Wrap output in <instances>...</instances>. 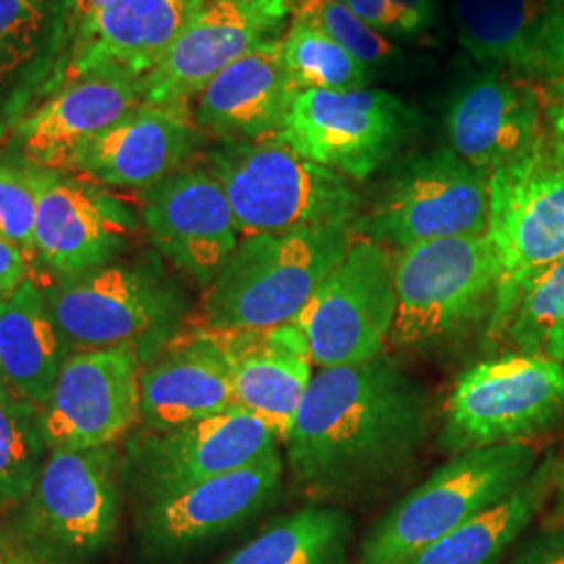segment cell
I'll use <instances>...</instances> for the list:
<instances>
[{
  "mask_svg": "<svg viewBox=\"0 0 564 564\" xmlns=\"http://www.w3.org/2000/svg\"><path fill=\"white\" fill-rule=\"evenodd\" d=\"M431 426L423 384L387 356L318 368L286 445L289 470L316 498L387 481L416 458Z\"/></svg>",
  "mask_w": 564,
  "mask_h": 564,
  "instance_id": "obj_1",
  "label": "cell"
},
{
  "mask_svg": "<svg viewBox=\"0 0 564 564\" xmlns=\"http://www.w3.org/2000/svg\"><path fill=\"white\" fill-rule=\"evenodd\" d=\"M351 241L349 224L242 237L205 289V326L241 333L295 323Z\"/></svg>",
  "mask_w": 564,
  "mask_h": 564,
  "instance_id": "obj_2",
  "label": "cell"
},
{
  "mask_svg": "<svg viewBox=\"0 0 564 564\" xmlns=\"http://www.w3.org/2000/svg\"><path fill=\"white\" fill-rule=\"evenodd\" d=\"M205 167L220 182L241 237L351 226L360 209L345 176L305 160L279 134L224 141Z\"/></svg>",
  "mask_w": 564,
  "mask_h": 564,
  "instance_id": "obj_3",
  "label": "cell"
},
{
  "mask_svg": "<svg viewBox=\"0 0 564 564\" xmlns=\"http://www.w3.org/2000/svg\"><path fill=\"white\" fill-rule=\"evenodd\" d=\"M44 297L69 356L130 345L142 364L181 335L186 312L176 284L147 262H109L61 276Z\"/></svg>",
  "mask_w": 564,
  "mask_h": 564,
  "instance_id": "obj_4",
  "label": "cell"
},
{
  "mask_svg": "<svg viewBox=\"0 0 564 564\" xmlns=\"http://www.w3.org/2000/svg\"><path fill=\"white\" fill-rule=\"evenodd\" d=\"M121 487L116 445L51 452L9 533L42 564L99 563L120 529Z\"/></svg>",
  "mask_w": 564,
  "mask_h": 564,
  "instance_id": "obj_5",
  "label": "cell"
},
{
  "mask_svg": "<svg viewBox=\"0 0 564 564\" xmlns=\"http://www.w3.org/2000/svg\"><path fill=\"white\" fill-rule=\"evenodd\" d=\"M538 456L529 442L454 454L366 533L358 564L410 563L426 545L502 502L535 470Z\"/></svg>",
  "mask_w": 564,
  "mask_h": 564,
  "instance_id": "obj_6",
  "label": "cell"
},
{
  "mask_svg": "<svg viewBox=\"0 0 564 564\" xmlns=\"http://www.w3.org/2000/svg\"><path fill=\"white\" fill-rule=\"evenodd\" d=\"M393 281L398 310L389 343L429 347L494 310L500 262L489 235L440 239L398 251Z\"/></svg>",
  "mask_w": 564,
  "mask_h": 564,
  "instance_id": "obj_7",
  "label": "cell"
},
{
  "mask_svg": "<svg viewBox=\"0 0 564 564\" xmlns=\"http://www.w3.org/2000/svg\"><path fill=\"white\" fill-rule=\"evenodd\" d=\"M487 235L500 262L491 333H502L519 291L564 258V162L544 141L491 174Z\"/></svg>",
  "mask_w": 564,
  "mask_h": 564,
  "instance_id": "obj_8",
  "label": "cell"
},
{
  "mask_svg": "<svg viewBox=\"0 0 564 564\" xmlns=\"http://www.w3.org/2000/svg\"><path fill=\"white\" fill-rule=\"evenodd\" d=\"M564 410V364L510 354L470 366L445 403L442 447L449 454L523 444Z\"/></svg>",
  "mask_w": 564,
  "mask_h": 564,
  "instance_id": "obj_9",
  "label": "cell"
},
{
  "mask_svg": "<svg viewBox=\"0 0 564 564\" xmlns=\"http://www.w3.org/2000/svg\"><path fill=\"white\" fill-rule=\"evenodd\" d=\"M395 310L393 256L366 237L351 241L295 324L316 368L351 366L383 356Z\"/></svg>",
  "mask_w": 564,
  "mask_h": 564,
  "instance_id": "obj_10",
  "label": "cell"
},
{
  "mask_svg": "<svg viewBox=\"0 0 564 564\" xmlns=\"http://www.w3.org/2000/svg\"><path fill=\"white\" fill-rule=\"evenodd\" d=\"M268 424L241 408L167 431H142L126 445L123 484L141 505L181 494L279 452Z\"/></svg>",
  "mask_w": 564,
  "mask_h": 564,
  "instance_id": "obj_11",
  "label": "cell"
},
{
  "mask_svg": "<svg viewBox=\"0 0 564 564\" xmlns=\"http://www.w3.org/2000/svg\"><path fill=\"white\" fill-rule=\"evenodd\" d=\"M414 111L377 88L300 90L279 137L305 160L364 181L403 141Z\"/></svg>",
  "mask_w": 564,
  "mask_h": 564,
  "instance_id": "obj_12",
  "label": "cell"
},
{
  "mask_svg": "<svg viewBox=\"0 0 564 564\" xmlns=\"http://www.w3.org/2000/svg\"><path fill=\"white\" fill-rule=\"evenodd\" d=\"M489 178L452 149L408 163L368 220V239L398 251L489 230Z\"/></svg>",
  "mask_w": 564,
  "mask_h": 564,
  "instance_id": "obj_13",
  "label": "cell"
},
{
  "mask_svg": "<svg viewBox=\"0 0 564 564\" xmlns=\"http://www.w3.org/2000/svg\"><path fill=\"white\" fill-rule=\"evenodd\" d=\"M141 370L130 345L72 354L39 408L48 452L116 444L141 419Z\"/></svg>",
  "mask_w": 564,
  "mask_h": 564,
  "instance_id": "obj_14",
  "label": "cell"
},
{
  "mask_svg": "<svg viewBox=\"0 0 564 564\" xmlns=\"http://www.w3.org/2000/svg\"><path fill=\"white\" fill-rule=\"evenodd\" d=\"M36 191V263L55 279L116 262L139 228L137 214L72 172L23 165Z\"/></svg>",
  "mask_w": 564,
  "mask_h": 564,
  "instance_id": "obj_15",
  "label": "cell"
},
{
  "mask_svg": "<svg viewBox=\"0 0 564 564\" xmlns=\"http://www.w3.org/2000/svg\"><path fill=\"white\" fill-rule=\"evenodd\" d=\"M284 463L272 452L181 494L141 505L137 531L142 550L155 558H178L249 523L279 500Z\"/></svg>",
  "mask_w": 564,
  "mask_h": 564,
  "instance_id": "obj_16",
  "label": "cell"
},
{
  "mask_svg": "<svg viewBox=\"0 0 564 564\" xmlns=\"http://www.w3.org/2000/svg\"><path fill=\"white\" fill-rule=\"evenodd\" d=\"M295 0H205L162 61L142 78L147 105H182L258 44L279 39Z\"/></svg>",
  "mask_w": 564,
  "mask_h": 564,
  "instance_id": "obj_17",
  "label": "cell"
},
{
  "mask_svg": "<svg viewBox=\"0 0 564 564\" xmlns=\"http://www.w3.org/2000/svg\"><path fill=\"white\" fill-rule=\"evenodd\" d=\"M141 218L162 256L203 289L241 242L232 207L207 167H182L142 191Z\"/></svg>",
  "mask_w": 564,
  "mask_h": 564,
  "instance_id": "obj_18",
  "label": "cell"
},
{
  "mask_svg": "<svg viewBox=\"0 0 564 564\" xmlns=\"http://www.w3.org/2000/svg\"><path fill=\"white\" fill-rule=\"evenodd\" d=\"M205 0H109L76 28L65 80L132 78L155 69Z\"/></svg>",
  "mask_w": 564,
  "mask_h": 564,
  "instance_id": "obj_19",
  "label": "cell"
},
{
  "mask_svg": "<svg viewBox=\"0 0 564 564\" xmlns=\"http://www.w3.org/2000/svg\"><path fill=\"white\" fill-rule=\"evenodd\" d=\"M195 126L186 102H142L99 139L86 144L69 172L105 186L147 191L188 162L197 147Z\"/></svg>",
  "mask_w": 564,
  "mask_h": 564,
  "instance_id": "obj_20",
  "label": "cell"
},
{
  "mask_svg": "<svg viewBox=\"0 0 564 564\" xmlns=\"http://www.w3.org/2000/svg\"><path fill=\"white\" fill-rule=\"evenodd\" d=\"M142 102V80L65 82L55 95L18 121L13 142L25 165L69 172V165L86 144L99 139Z\"/></svg>",
  "mask_w": 564,
  "mask_h": 564,
  "instance_id": "obj_21",
  "label": "cell"
},
{
  "mask_svg": "<svg viewBox=\"0 0 564 564\" xmlns=\"http://www.w3.org/2000/svg\"><path fill=\"white\" fill-rule=\"evenodd\" d=\"M216 335L230 366L235 405L258 416L284 444L316 368L302 328L291 323Z\"/></svg>",
  "mask_w": 564,
  "mask_h": 564,
  "instance_id": "obj_22",
  "label": "cell"
},
{
  "mask_svg": "<svg viewBox=\"0 0 564 564\" xmlns=\"http://www.w3.org/2000/svg\"><path fill=\"white\" fill-rule=\"evenodd\" d=\"M235 405L223 343L207 326L181 333L141 370V421L167 431L223 414Z\"/></svg>",
  "mask_w": 564,
  "mask_h": 564,
  "instance_id": "obj_23",
  "label": "cell"
},
{
  "mask_svg": "<svg viewBox=\"0 0 564 564\" xmlns=\"http://www.w3.org/2000/svg\"><path fill=\"white\" fill-rule=\"evenodd\" d=\"M452 151L464 162L494 174L535 151L542 141L538 95L496 74L466 84L447 111Z\"/></svg>",
  "mask_w": 564,
  "mask_h": 564,
  "instance_id": "obj_24",
  "label": "cell"
},
{
  "mask_svg": "<svg viewBox=\"0 0 564 564\" xmlns=\"http://www.w3.org/2000/svg\"><path fill=\"white\" fill-rule=\"evenodd\" d=\"M297 93L282 59V39H270L203 88L195 123L224 141L272 137L281 132Z\"/></svg>",
  "mask_w": 564,
  "mask_h": 564,
  "instance_id": "obj_25",
  "label": "cell"
},
{
  "mask_svg": "<svg viewBox=\"0 0 564 564\" xmlns=\"http://www.w3.org/2000/svg\"><path fill=\"white\" fill-rule=\"evenodd\" d=\"M464 48L484 65L552 74L564 0H456Z\"/></svg>",
  "mask_w": 564,
  "mask_h": 564,
  "instance_id": "obj_26",
  "label": "cell"
},
{
  "mask_svg": "<svg viewBox=\"0 0 564 564\" xmlns=\"http://www.w3.org/2000/svg\"><path fill=\"white\" fill-rule=\"evenodd\" d=\"M69 358L44 291L32 279L0 302V370L9 391L41 408Z\"/></svg>",
  "mask_w": 564,
  "mask_h": 564,
  "instance_id": "obj_27",
  "label": "cell"
},
{
  "mask_svg": "<svg viewBox=\"0 0 564 564\" xmlns=\"http://www.w3.org/2000/svg\"><path fill=\"white\" fill-rule=\"evenodd\" d=\"M558 470L545 458L502 502L426 545L405 564H498L544 508Z\"/></svg>",
  "mask_w": 564,
  "mask_h": 564,
  "instance_id": "obj_28",
  "label": "cell"
},
{
  "mask_svg": "<svg viewBox=\"0 0 564 564\" xmlns=\"http://www.w3.org/2000/svg\"><path fill=\"white\" fill-rule=\"evenodd\" d=\"M354 519L310 506L284 514L218 564H345Z\"/></svg>",
  "mask_w": 564,
  "mask_h": 564,
  "instance_id": "obj_29",
  "label": "cell"
},
{
  "mask_svg": "<svg viewBox=\"0 0 564 564\" xmlns=\"http://www.w3.org/2000/svg\"><path fill=\"white\" fill-rule=\"evenodd\" d=\"M502 333L519 354L564 364V258L519 291Z\"/></svg>",
  "mask_w": 564,
  "mask_h": 564,
  "instance_id": "obj_30",
  "label": "cell"
},
{
  "mask_svg": "<svg viewBox=\"0 0 564 564\" xmlns=\"http://www.w3.org/2000/svg\"><path fill=\"white\" fill-rule=\"evenodd\" d=\"M48 458L39 424V408L0 395V512L18 508L30 496Z\"/></svg>",
  "mask_w": 564,
  "mask_h": 564,
  "instance_id": "obj_31",
  "label": "cell"
},
{
  "mask_svg": "<svg viewBox=\"0 0 564 564\" xmlns=\"http://www.w3.org/2000/svg\"><path fill=\"white\" fill-rule=\"evenodd\" d=\"M282 59L300 90H360L368 67L324 32L293 21L282 39Z\"/></svg>",
  "mask_w": 564,
  "mask_h": 564,
  "instance_id": "obj_32",
  "label": "cell"
},
{
  "mask_svg": "<svg viewBox=\"0 0 564 564\" xmlns=\"http://www.w3.org/2000/svg\"><path fill=\"white\" fill-rule=\"evenodd\" d=\"M291 18L321 30L366 67L379 65L395 53L393 44L366 25L343 0H295Z\"/></svg>",
  "mask_w": 564,
  "mask_h": 564,
  "instance_id": "obj_33",
  "label": "cell"
},
{
  "mask_svg": "<svg viewBox=\"0 0 564 564\" xmlns=\"http://www.w3.org/2000/svg\"><path fill=\"white\" fill-rule=\"evenodd\" d=\"M46 11L32 0H0V88L32 65L44 42Z\"/></svg>",
  "mask_w": 564,
  "mask_h": 564,
  "instance_id": "obj_34",
  "label": "cell"
},
{
  "mask_svg": "<svg viewBox=\"0 0 564 564\" xmlns=\"http://www.w3.org/2000/svg\"><path fill=\"white\" fill-rule=\"evenodd\" d=\"M39 202L25 167L0 165V237L18 245L30 263L36 262Z\"/></svg>",
  "mask_w": 564,
  "mask_h": 564,
  "instance_id": "obj_35",
  "label": "cell"
},
{
  "mask_svg": "<svg viewBox=\"0 0 564 564\" xmlns=\"http://www.w3.org/2000/svg\"><path fill=\"white\" fill-rule=\"evenodd\" d=\"M360 20L387 36L410 39L423 32L412 13L402 9L395 0H343Z\"/></svg>",
  "mask_w": 564,
  "mask_h": 564,
  "instance_id": "obj_36",
  "label": "cell"
},
{
  "mask_svg": "<svg viewBox=\"0 0 564 564\" xmlns=\"http://www.w3.org/2000/svg\"><path fill=\"white\" fill-rule=\"evenodd\" d=\"M510 564H564V524L531 535Z\"/></svg>",
  "mask_w": 564,
  "mask_h": 564,
  "instance_id": "obj_37",
  "label": "cell"
},
{
  "mask_svg": "<svg viewBox=\"0 0 564 564\" xmlns=\"http://www.w3.org/2000/svg\"><path fill=\"white\" fill-rule=\"evenodd\" d=\"M30 260L18 245L0 237V302L11 297L30 276Z\"/></svg>",
  "mask_w": 564,
  "mask_h": 564,
  "instance_id": "obj_38",
  "label": "cell"
},
{
  "mask_svg": "<svg viewBox=\"0 0 564 564\" xmlns=\"http://www.w3.org/2000/svg\"><path fill=\"white\" fill-rule=\"evenodd\" d=\"M544 147L564 162V80L558 82L545 105Z\"/></svg>",
  "mask_w": 564,
  "mask_h": 564,
  "instance_id": "obj_39",
  "label": "cell"
},
{
  "mask_svg": "<svg viewBox=\"0 0 564 564\" xmlns=\"http://www.w3.org/2000/svg\"><path fill=\"white\" fill-rule=\"evenodd\" d=\"M0 564H42L21 547L9 531L0 529Z\"/></svg>",
  "mask_w": 564,
  "mask_h": 564,
  "instance_id": "obj_40",
  "label": "cell"
},
{
  "mask_svg": "<svg viewBox=\"0 0 564 564\" xmlns=\"http://www.w3.org/2000/svg\"><path fill=\"white\" fill-rule=\"evenodd\" d=\"M408 13H412L421 28L426 30L437 21V2L435 0H395Z\"/></svg>",
  "mask_w": 564,
  "mask_h": 564,
  "instance_id": "obj_41",
  "label": "cell"
},
{
  "mask_svg": "<svg viewBox=\"0 0 564 564\" xmlns=\"http://www.w3.org/2000/svg\"><path fill=\"white\" fill-rule=\"evenodd\" d=\"M552 74H564V25L561 28V32H558V39L554 42Z\"/></svg>",
  "mask_w": 564,
  "mask_h": 564,
  "instance_id": "obj_42",
  "label": "cell"
},
{
  "mask_svg": "<svg viewBox=\"0 0 564 564\" xmlns=\"http://www.w3.org/2000/svg\"><path fill=\"white\" fill-rule=\"evenodd\" d=\"M558 477H561V479H558V485H561V500H558V505H561V519H563L564 524V470Z\"/></svg>",
  "mask_w": 564,
  "mask_h": 564,
  "instance_id": "obj_43",
  "label": "cell"
},
{
  "mask_svg": "<svg viewBox=\"0 0 564 564\" xmlns=\"http://www.w3.org/2000/svg\"><path fill=\"white\" fill-rule=\"evenodd\" d=\"M2 393H9V387L4 383V377H2V370H0V395Z\"/></svg>",
  "mask_w": 564,
  "mask_h": 564,
  "instance_id": "obj_44",
  "label": "cell"
},
{
  "mask_svg": "<svg viewBox=\"0 0 564 564\" xmlns=\"http://www.w3.org/2000/svg\"><path fill=\"white\" fill-rule=\"evenodd\" d=\"M32 2H36V4H44V2H46V0H32Z\"/></svg>",
  "mask_w": 564,
  "mask_h": 564,
  "instance_id": "obj_45",
  "label": "cell"
},
{
  "mask_svg": "<svg viewBox=\"0 0 564 564\" xmlns=\"http://www.w3.org/2000/svg\"><path fill=\"white\" fill-rule=\"evenodd\" d=\"M239 2H258V0H239Z\"/></svg>",
  "mask_w": 564,
  "mask_h": 564,
  "instance_id": "obj_46",
  "label": "cell"
}]
</instances>
